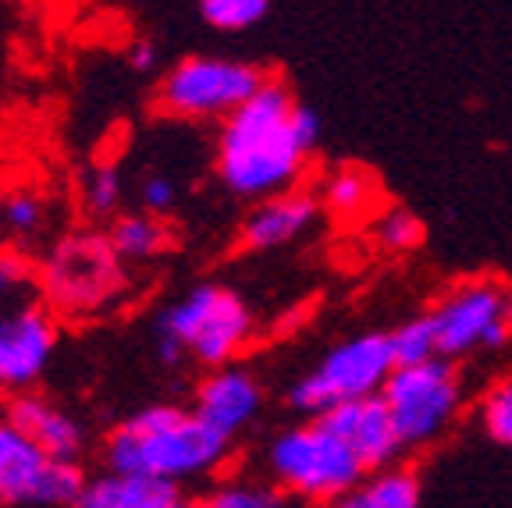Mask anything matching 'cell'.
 I'll return each instance as SVG.
<instances>
[{
    "instance_id": "7c38bea8",
    "label": "cell",
    "mask_w": 512,
    "mask_h": 508,
    "mask_svg": "<svg viewBox=\"0 0 512 508\" xmlns=\"http://www.w3.org/2000/svg\"><path fill=\"white\" fill-rule=\"evenodd\" d=\"M317 416L328 423L335 434H342L352 448H356V455L367 462L370 473L381 469V466H388V462L406 448L402 445L399 427H395L392 409H388V402H384L381 391H377V395H367V398L338 402Z\"/></svg>"
},
{
    "instance_id": "3957f363",
    "label": "cell",
    "mask_w": 512,
    "mask_h": 508,
    "mask_svg": "<svg viewBox=\"0 0 512 508\" xmlns=\"http://www.w3.org/2000/svg\"><path fill=\"white\" fill-rule=\"evenodd\" d=\"M157 349L164 363L196 359L200 366H228L253 342V313L239 292L224 285H196L160 313Z\"/></svg>"
},
{
    "instance_id": "7a4b0ae2",
    "label": "cell",
    "mask_w": 512,
    "mask_h": 508,
    "mask_svg": "<svg viewBox=\"0 0 512 508\" xmlns=\"http://www.w3.org/2000/svg\"><path fill=\"white\" fill-rule=\"evenodd\" d=\"M232 437L210 427L196 409L182 405H146L125 416L104 441L107 469L128 473H153L168 480L207 477L228 459Z\"/></svg>"
},
{
    "instance_id": "e0dca14e",
    "label": "cell",
    "mask_w": 512,
    "mask_h": 508,
    "mask_svg": "<svg viewBox=\"0 0 512 508\" xmlns=\"http://www.w3.org/2000/svg\"><path fill=\"white\" fill-rule=\"evenodd\" d=\"M107 239L118 249V256L125 263H146L164 256L175 246V231L168 228V221L150 210H136V214H118L107 228Z\"/></svg>"
},
{
    "instance_id": "ba28073f",
    "label": "cell",
    "mask_w": 512,
    "mask_h": 508,
    "mask_svg": "<svg viewBox=\"0 0 512 508\" xmlns=\"http://www.w3.org/2000/svg\"><path fill=\"white\" fill-rule=\"evenodd\" d=\"M431 320L441 356L495 352L512 342V288L495 278H470L434 306Z\"/></svg>"
},
{
    "instance_id": "4fadbf2b",
    "label": "cell",
    "mask_w": 512,
    "mask_h": 508,
    "mask_svg": "<svg viewBox=\"0 0 512 508\" xmlns=\"http://www.w3.org/2000/svg\"><path fill=\"white\" fill-rule=\"evenodd\" d=\"M264 388L242 366H214L196 388V413L221 434L239 437L260 416Z\"/></svg>"
},
{
    "instance_id": "484cf974",
    "label": "cell",
    "mask_w": 512,
    "mask_h": 508,
    "mask_svg": "<svg viewBox=\"0 0 512 508\" xmlns=\"http://www.w3.org/2000/svg\"><path fill=\"white\" fill-rule=\"evenodd\" d=\"M285 501V494L271 491L260 484H221L214 487V494L200 498V505L207 508H274Z\"/></svg>"
},
{
    "instance_id": "44dd1931",
    "label": "cell",
    "mask_w": 512,
    "mask_h": 508,
    "mask_svg": "<svg viewBox=\"0 0 512 508\" xmlns=\"http://www.w3.org/2000/svg\"><path fill=\"white\" fill-rule=\"evenodd\" d=\"M0 224L15 239H32L47 224V203H43V196H36L29 189L8 192V196L0 199Z\"/></svg>"
},
{
    "instance_id": "cb8c5ba5",
    "label": "cell",
    "mask_w": 512,
    "mask_h": 508,
    "mask_svg": "<svg viewBox=\"0 0 512 508\" xmlns=\"http://www.w3.org/2000/svg\"><path fill=\"white\" fill-rule=\"evenodd\" d=\"M392 349H395V363L409 366V363H424V359L441 356L438 352V331H434L431 313L427 317H416L409 324L395 327L392 331Z\"/></svg>"
},
{
    "instance_id": "9a60e30c",
    "label": "cell",
    "mask_w": 512,
    "mask_h": 508,
    "mask_svg": "<svg viewBox=\"0 0 512 508\" xmlns=\"http://www.w3.org/2000/svg\"><path fill=\"white\" fill-rule=\"evenodd\" d=\"M320 214V199L310 192L288 189L278 196L260 199L253 210L246 214L239 228L242 249H253V253H271L288 242H296Z\"/></svg>"
},
{
    "instance_id": "f1b7e54d",
    "label": "cell",
    "mask_w": 512,
    "mask_h": 508,
    "mask_svg": "<svg viewBox=\"0 0 512 508\" xmlns=\"http://www.w3.org/2000/svg\"><path fill=\"white\" fill-rule=\"evenodd\" d=\"M128 64H132L136 72H153V68L160 64V47L153 40H143V36H139V40L128 47Z\"/></svg>"
},
{
    "instance_id": "ffe728a7",
    "label": "cell",
    "mask_w": 512,
    "mask_h": 508,
    "mask_svg": "<svg viewBox=\"0 0 512 508\" xmlns=\"http://www.w3.org/2000/svg\"><path fill=\"white\" fill-rule=\"evenodd\" d=\"M79 196H82V210L89 217H114L125 199V178H121V167L104 160V164H93L82 175L79 182Z\"/></svg>"
},
{
    "instance_id": "5bb4252c",
    "label": "cell",
    "mask_w": 512,
    "mask_h": 508,
    "mask_svg": "<svg viewBox=\"0 0 512 508\" xmlns=\"http://www.w3.org/2000/svg\"><path fill=\"white\" fill-rule=\"evenodd\" d=\"M4 416H8L22 434H29L50 459L82 462V455H86V445H89L86 427H82L72 413H64L61 405L50 402L47 395H36V391L8 395Z\"/></svg>"
},
{
    "instance_id": "2e32d148",
    "label": "cell",
    "mask_w": 512,
    "mask_h": 508,
    "mask_svg": "<svg viewBox=\"0 0 512 508\" xmlns=\"http://www.w3.org/2000/svg\"><path fill=\"white\" fill-rule=\"evenodd\" d=\"M182 480L153 477V473H128L107 469L86 484L79 508H182L189 505Z\"/></svg>"
},
{
    "instance_id": "d6986e66",
    "label": "cell",
    "mask_w": 512,
    "mask_h": 508,
    "mask_svg": "<svg viewBox=\"0 0 512 508\" xmlns=\"http://www.w3.org/2000/svg\"><path fill=\"white\" fill-rule=\"evenodd\" d=\"M345 508H413L420 505V484L409 469H377L374 477L342 501Z\"/></svg>"
},
{
    "instance_id": "9c48e42d",
    "label": "cell",
    "mask_w": 512,
    "mask_h": 508,
    "mask_svg": "<svg viewBox=\"0 0 512 508\" xmlns=\"http://www.w3.org/2000/svg\"><path fill=\"white\" fill-rule=\"evenodd\" d=\"M384 402L392 409L402 445H427L452 423L463 402V384L448 356H434L424 363L395 366L381 388Z\"/></svg>"
},
{
    "instance_id": "7402d4cb",
    "label": "cell",
    "mask_w": 512,
    "mask_h": 508,
    "mask_svg": "<svg viewBox=\"0 0 512 508\" xmlns=\"http://www.w3.org/2000/svg\"><path fill=\"white\" fill-rule=\"evenodd\" d=\"M32 288H40V267L18 246H0V306L22 302Z\"/></svg>"
},
{
    "instance_id": "8fae6325",
    "label": "cell",
    "mask_w": 512,
    "mask_h": 508,
    "mask_svg": "<svg viewBox=\"0 0 512 508\" xmlns=\"http://www.w3.org/2000/svg\"><path fill=\"white\" fill-rule=\"evenodd\" d=\"M61 327L43 299H22L0 306V391H32L54 363Z\"/></svg>"
},
{
    "instance_id": "ac0fdd59",
    "label": "cell",
    "mask_w": 512,
    "mask_h": 508,
    "mask_svg": "<svg viewBox=\"0 0 512 508\" xmlns=\"http://www.w3.org/2000/svg\"><path fill=\"white\" fill-rule=\"evenodd\" d=\"M381 203V185L370 175L367 167L356 164H342L335 175L324 182V192H320V207L331 210L342 221H363L370 217Z\"/></svg>"
},
{
    "instance_id": "277c9868",
    "label": "cell",
    "mask_w": 512,
    "mask_h": 508,
    "mask_svg": "<svg viewBox=\"0 0 512 508\" xmlns=\"http://www.w3.org/2000/svg\"><path fill=\"white\" fill-rule=\"evenodd\" d=\"M125 260L111 246L107 231H75L54 242L40 263L43 302L57 317H96L125 295Z\"/></svg>"
},
{
    "instance_id": "5b68a950",
    "label": "cell",
    "mask_w": 512,
    "mask_h": 508,
    "mask_svg": "<svg viewBox=\"0 0 512 508\" xmlns=\"http://www.w3.org/2000/svg\"><path fill=\"white\" fill-rule=\"evenodd\" d=\"M267 466L281 491L303 501H338V505L370 473L356 448L320 416H310L303 427L285 430L267 452Z\"/></svg>"
},
{
    "instance_id": "6da1fadb",
    "label": "cell",
    "mask_w": 512,
    "mask_h": 508,
    "mask_svg": "<svg viewBox=\"0 0 512 508\" xmlns=\"http://www.w3.org/2000/svg\"><path fill=\"white\" fill-rule=\"evenodd\" d=\"M317 139V114L299 104L285 82L271 75L246 104L221 118L214 171L232 196H278V192L296 189Z\"/></svg>"
},
{
    "instance_id": "603a6c76",
    "label": "cell",
    "mask_w": 512,
    "mask_h": 508,
    "mask_svg": "<svg viewBox=\"0 0 512 508\" xmlns=\"http://www.w3.org/2000/svg\"><path fill=\"white\" fill-rule=\"evenodd\" d=\"M271 0H200V15L217 32L253 29L267 15Z\"/></svg>"
},
{
    "instance_id": "30bf717a",
    "label": "cell",
    "mask_w": 512,
    "mask_h": 508,
    "mask_svg": "<svg viewBox=\"0 0 512 508\" xmlns=\"http://www.w3.org/2000/svg\"><path fill=\"white\" fill-rule=\"evenodd\" d=\"M86 484L79 462L50 459L8 416L0 420V505H79Z\"/></svg>"
},
{
    "instance_id": "4316f807",
    "label": "cell",
    "mask_w": 512,
    "mask_h": 508,
    "mask_svg": "<svg viewBox=\"0 0 512 508\" xmlns=\"http://www.w3.org/2000/svg\"><path fill=\"white\" fill-rule=\"evenodd\" d=\"M484 427L495 437L498 445L512 448V381L498 384L488 398H484Z\"/></svg>"
},
{
    "instance_id": "8992f818",
    "label": "cell",
    "mask_w": 512,
    "mask_h": 508,
    "mask_svg": "<svg viewBox=\"0 0 512 508\" xmlns=\"http://www.w3.org/2000/svg\"><path fill=\"white\" fill-rule=\"evenodd\" d=\"M271 75L249 61L235 57H182L171 64L157 82V107L168 118L214 121L228 118L239 104H246Z\"/></svg>"
},
{
    "instance_id": "d4e9b609",
    "label": "cell",
    "mask_w": 512,
    "mask_h": 508,
    "mask_svg": "<svg viewBox=\"0 0 512 508\" xmlns=\"http://www.w3.org/2000/svg\"><path fill=\"white\" fill-rule=\"evenodd\" d=\"M377 242L392 253H406V249H416L424 242V224L420 217L409 214L402 207H388L381 217H377Z\"/></svg>"
},
{
    "instance_id": "52a82bcc",
    "label": "cell",
    "mask_w": 512,
    "mask_h": 508,
    "mask_svg": "<svg viewBox=\"0 0 512 508\" xmlns=\"http://www.w3.org/2000/svg\"><path fill=\"white\" fill-rule=\"evenodd\" d=\"M395 366L399 363H395L392 334H360V338L335 345L320 359L310 374L288 391V402L299 413L317 416L349 398L377 395Z\"/></svg>"
},
{
    "instance_id": "83f0119b",
    "label": "cell",
    "mask_w": 512,
    "mask_h": 508,
    "mask_svg": "<svg viewBox=\"0 0 512 508\" xmlns=\"http://www.w3.org/2000/svg\"><path fill=\"white\" fill-rule=\"evenodd\" d=\"M139 203H143V210H150V214L168 217L171 210H175V203H178L175 178L164 175V171H153V175H146L143 182H139Z\"/></svg>"
}]
</instances>
